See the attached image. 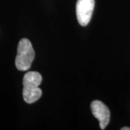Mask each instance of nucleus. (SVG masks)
<instances>
[{
  "mask_svg": "<svg viewBox=\"0 0 130 130\" xmlns=\"http://www.w3.org/2000/svg\"><path fill=\"white\" fill-rule=\"evenodd\" d=\"M121 130H130V128L129 127H123V128H121Z\"/></svg>",
  "mask_w": 130,
  "mask_h": 130,
  "instance_id": "nucleus-5",
  "label": "nucleus"
},
{
  "mask_svg": "<svg viewBox=\"0 0 130 130\" xmlns=\"http://www.w3.org/2000/svg\"><path fill=\"white\" fill-rule=\"evenodd\" d=\"M35 52L30 41L27 38L21 39L18 46V54L15 58V66L20 71H26L31 67L34 60Z\"/></svg>",
  "mask_w": 130,
  "mask_h": 130,
  "instance_id": "nucleus-2",
  "label": "nucleus"
},
{
  "mask_svg": "<svg viewBox=\"0 0 130 130\" xmlns=\"http://www.w3.org/2000/svg\"><path fill=\"white\" fill-rule=\"evenodd\" d=\"M41 82V74L38 72H28L24 75L23 96L24 101L27 103L36 102L41 98L42 90L38 86Z\"/></svg>",
  "mask_w": 130,
  "mask_h": 130,
  "instance_id": "nucleus-1",
  "label": "nucleus"
},
{
  "mask_svg": "<svg viewBox=\"0 0 130 130\" xmlns=\"http://www.w3.org/2000/svg\"><path fill=\"white\" fill-rule=\"evenodd\" d=\"M93 116L99 121L101 129H105L110 121V111L108 108L100 101H93L90 104Z\"/></svg>",
  "mask_w": 130,
  "mask_h": 130,
  "instance_id": "nucleus-4",
  "label": "nucleus"
},
{
  "mask_svg": "<svg viewBox=\"0 0 130 130\" xmlns=\"http://www.w3.org/2000/svg\"><path fill=\"white\" fill-rule=\"evenodd\" d=\"M94 6L95 0H77L76 4V14L80 25H88L91 20Z\"/></svg>",
  "mask_w": 130,
  "mask_h": 130,
  "instance_id": "nucleus-3",
  "label": "nucleus"
}]
</instances>
